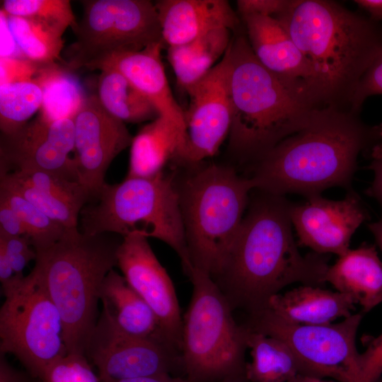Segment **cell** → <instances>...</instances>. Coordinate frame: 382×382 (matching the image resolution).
Segmentation results:
<instances>
[{
	"instance_id": "26",
	"label": "cell",
	"mask_w": 382,
	"mask_h": 382,
	"mask_svg": "<svg viewBox=\"0 0 382 382\" xmlns=\"http://www.w3.org/2000/svg\"><path fill=\"white\" fill-rule=\"evenodd\" d=\"M231 34L228 28H219L187 43L167 47L168 60L180 89L186 93L216 64L232 41Z\"/></svg>"
},
{
	"instance_id": "46",
	"label": "cell",
	"mask_w": 382,
	"mask_h": 382,
	"mask_svg": "<svg viewBox=\"0 0 382 382\" xmlns=\"http://www.w3.org/2000/svg\"><path fill=\"white\" fill-rule=\"evenodd\" d=\"M359 8L369 14V18L378 23L382 20V0H355Z\"/></svg>"
},
{
	"instance_id": "9",
	"label": "cell",
	"mask_w": 382,
	"mask_h": 382,
	"mask_svg": "<svg viewBox=\"0 0 382 382\" xmlns=\"http://www.w3.org/2000/svg\"><path fill=\"white\" fill-rule=\"evenodd\" d=\"M0 354H11L42 381L46 369L67 354L58 308L32 270L2 289Z\"/></svg>"
},
{
	"instance_id": "44",
	"label": "cell",
	"mask_w": 382,
	"mask_h": 382,
	"mask_svg": "<svg viewBox=\"0 0 382 382\" xmlns=\"http://www.w3.org/2000/svg\"><path fill=\"white\" fill-rule=\"evenodd\" d=\"M16 275L4 250L0 247V282L1 289L9 286L15 280Z\"/></svg>"
},
{
	"instance_id": "25",
	"label": "cell",
	"mask_w": 382,
	"mask_h": 382,
	"mask_svg": "<svg viewBox=\"0 0 382 382\" xmlns=\"http://www.w3.org/2000/svg\"><path fill=\"white\" fill-rule=\"evenodd\" d=\"M181 143L180 132L171 121L162 116L151 121L133 137L127 177L148 178L163 172Z\"/></svg>"
},
{
	"instance_id": "49",
	"label": "cell",
	"mask_w": 382,
	"mask_h": 382,
	"mask_svg": "<svg viewBox=\"0 0 382 382\" xmlns=\"http://www.w3.org/2000/svg\"><path fill=\"white\" fill-rule=\"evenodd\" d=\"M289 382H332L326 381L322 378L299 374L292 378Z\"/></svg>"
},
{
	"instance_id": "37",
	"label": "cell",
	"mask_w": 382,
	"mask_h": 382,
	"mask_svg": "<svg viewBox=\"0 0 382 382\" xmlns=\"http://www.w3.org/2000/svg\"><path fill=\"white\" fill-rule=\"evenodd\" d=\"M366 340V349L361 354V366L364 382L382 380V333Z\"/></svg>"
},
{
	"instance_id": "7",
	"label": "cell",
	"mask_w": 382,
	"mask_h": 382,
	"mask_svg": "<svg viewBox=\"0 0 382 382\" xmlns=\"http://www.w3.org/2000/svg\"><path fill=\"white\" fill-rule=\"evenodd\" d=\"M96 199L81 212V232L156 238L177 253L186 274L192 268L172 176L161 172L148 178L126 177L120 183H105Z\"/></svg>"
},
{
	"instance_id": "34",
	"label": "cell",
	"mask_w": 382,
	"mask_h": 382,
	"mask_svg": "<svg viewBox=\"0 0 382 382\" xmlns=\"http://www.w3.org/2000/svg\"><path fill=\"white\" fill-rule=\"evenodd\" d=\"M86 356L66 354L45 371L42 382H100Z\"/></svg>"
},
{
	"instance_id": "31",
	"label": "cell",
	"mask_w": 382,
	"mask_h": 382,
	"mask_svg": "<svg viewBox=\"0 0 382 382\" xmlns=\"http://www.w3.org/2000/svg\"><path fill=\"white\" fill-rule=\"evenodd\" d=\"M42 93L34 79L1 83L0 128L12 133L28 122L40 109Z\"/></svg>"
},
{
	"instance_id": "19",
	"label": "cell",
	"mask_w": 382,
	"mask_h": 382,
	"mask_svg": "<svg viewBox=\"0 0 382 382\" xmlns=\"http://www.w3.org/2000/svg\"><path fill=\"white\" fill-rule=\"evenodd\" d=\"M0 182L66 229L77 228L81 212L91 199L79 181L42 170L13 171L0 175Z\"/></svg>"
},
{
	"instance_id": "39",
	"label": "cell",
	"mask_w": 382,
	"mask_h": 382,
	"mask_svg": "<svg viewBox=\"0 0 382 382\" xmlns=\"http://www.w3.org/2000/svg\"><path fill=\"white\" fill-rule=\"evenodd\" d=\"M291 0H238L237 9L242 17L250 15L276 17L289 5Z\"/></svg>"
},
{
	"instance_id": "27",
	"label": "cell",
	"mask_w": 382,
	"mask_h": 382,
	"mask_svg": "<svg viewBox=\"0 0 382 382\" xmlns=\"http://www.w3.org/2000/svg\"><path fill=\"white\" fill-rule=\"evenodd\" d=\"M251 361L246 362L247 382H289L303 375L301 361L282 340L249 328Z\"/></svg>"
},
{
	"instance_id": "33",
	"label": "cell",
	"mask_w": 382,
	"mask_h": 382,
	"mask_svg": "<svg viewBox=\"0 0 382 382\" xmlns=\"http://www.w3.org/2000/svg\"><path fill=\"white\" fill-rule=\"evenodd\" d=\"M1 10L10 16L33 19L63 35L77 22L68 0H4Z\"/></svg>"
},
{
	"instance_id": "24",
	"label": "cell",
	"mask_w": 382,
	"mask_h": 382,
	"mask_svg": "<svg viewBox=\"0 0 382 382\" xmlns=\"http://www.w3.org/2000/svg\"><path fill=\"white\" fill-rule=\"evenodd\" d=\"M99 296L123 330L136 336L156 339L176 349L166 338L151 308L114 269L105 277Z\"/></svg>"
},
{
	"instance_id": "13",
	"label": "cell",
	"mask_w": 382,
	"mask_h": 382,
	"mask_svg": "<svg viewBox=\"0 0 382 382\" xmlns=\"http://www.w3.org/2000/svg\"><path fill=\"white\" fill-rule=\"evenodd\" d=\"M231 45V44H230ZM230 45L221 59L186 93L185 134L177 158L196 165L216 154L229 134L232 106L229 91Z\"/></svg>"
},
{
	"instance_id": "8",
	"label": "cell",
	"mask_w": 382,
	"mask_h": 382,
	"mask_svg": "<svg viewBox=\"0 0 382 382\" xmlns=\"http://www.w3.org/2000/svg\"><path fill=\"white\" fill-rule=\"evenodd\" d=\"M187 276L192 294L183 317L185 377L189 382L246 380L249 328L236 323L230 303L209 275L192 267Z\"/></svg>"
},
{
	"instance_id": "15",
	"label": "cell",
	"mask_w": 382,
	"mask_h": 382,
	"mask_svg": "<svg viewBox=\"0 0 382 382\" xmlns=\"http://www.w3.org/2000/svg\"><path fill=\"white\" fill-rule=\"evenodd\" d=\"M74 123L76 178L91 199L105 185V175L113 159L131 146L133 137L125 123L103 107L96 94L86 96Z\"/></svg>"
},
{
	"instance_id": "21",
	"label": "cell",
	"mask_w": 382,
	"mask_h": 382,
	"mask_svg": "<svg viewBox=\"0 0 382 382\" xmlns=\"http://www.w3.org/2000/svg\"><path fill=\"white\" fill-rule=\"evenodd\" d=\"M164 45L159 42L138 52L119 54L106 61L99 70L108 66L118 69L155 106L160 116L178 127L182 139L178 154L185 140V114L172 93L165 73L161 60Z\"/></svg>"
},
{
	"instance_id": "47",
	"label": "cell",
	"mask_w": 382,
	"mask_h": 382,
	"mask_svg": "<svg viewBox=\"0 0 382 382\" xmlns=\"http://www.w3.org/2000/svg\"><path fill=\"white\" fill-rule=\"evenodd\" d=\"M368 228L374 235L378 245L382 251V219L369 224Z\"/></svg>"
},
{
	"instance_id": "36",
	"label": "cell",
	"mask_w": 382,
	"mask_h": 382,
	"mask_svg": "<svg viewBox=\"0 0 382 382\" xmlns=\"http://www.w3.org/2000/svg\"><path fill=\"white\" fill-rule=\"evenodd\" d=\"M30 238L28 236H5L0 235L1 247L17 276H23V271L28 262L35 260L36 253L31 248Z\"/></svg>"
},
{
	"instance_id": "28",
	"label": "cell",
	"mask_w": 382,
	"mask_h": 382,
	"mask_svg": "<svg viewBox=\"0 0 382 382\" xmlns=\"http://www.w3.org/2000/svg\"><path fill=\"white\" fill-rule=\"evenodd\" d=\"M33 79L42 93L39 116L50 122L74 118L87 96L71 70L57 62L39 64Z\"/></svg>"
},
{
	"instance_id": "43",
	"label": "cell",
	"mask_w": 382,
	"mask_h": 382,
	"mask_svg": "<svg viewBox=\"0 0 382 382\" xmlns=\"http://www.w3.org/2000/svg\"><path fill=\"white\" fill-rule=\"evenodd\" d=\"M369 168L373 170L374 176L373 183L366 193L376 199L382 207V156L373 158ZM381 219H382V216Z\"/></svg>"
},
{
	"instance_id": "11",
	"label": "cell",
	"mask_w": 382,
	"mask_h": 382,
	"mask_svg": "<svg viewBox=\"0 0 382 382\" xmlns=\"http://www.w3.org/2000/svg\"><path fill=\"white\" fill-rule=\"evenodd\" d=\"M362 316L359 313L337 323L301 325L287 322L267 309L248 317L244 324L284 342L302 364L303 375L338 382H364L361 353L356 345Z\"/></svg>"
},
{
	"instance_id": "32",
	"label": "cell",
	"mask_w": 382,
	"mask_h": 382,
	"mask_svg": "<svg viewBox=\"0 0 382 382\" xmlns=\"http://www.w3.org/2000/svg\"><path fill=\"white\" fill-rule=\"evenodd\" d=\"M0 199L6 202L20 217L33 248L56 241L66 229L48 217L21 194L1 182Z\"/></svg>"
},
{
	"instance_id": "41",
	"label": "cell",
	"mask_w": 382,
	"mask_h": 382,
	"mask_svg": "<svg viewBox=\"0 0 382 382\" xmlns=\"http://www.w3.org/2000/svg\"><path fill=\"white\" fill-rule=\"evenodd\" d=\"M1 58L20 57L16 52H21L8 28L6 15L1 10Z\"/></svg>"
},
{
	"instance_id": "16",
	"label": "cell",
	"mask_w": 382,
	"mask_h": 382,
	"mask_svg": "<svg viewBox=\"0 0 382 382\" xmlns=\"http://www.w3.org/2000/svg\"><path fill=\"white\" fill-rule=\"evenodd\" d=\"M117 257L127 284L151 308L166 338L181 353L183 318L175 290L148 238L140 234L122 237Z\"/></svg>"
},
{
	"instance_id": "20",
	"label": "cell",
	"mask_w": 382,
	"mask_h": 382,
	"mask_svg": "<svg viewBox=\"0 0 382 382\" xmlns=\"http://www.w3.org/2000/svg\"><path fill=\"white\" fill-rule=\"evenodd\" d=\"M154 4L167 47L216 29L235 30L239 25L238 16L226 0H159Z\"/></svg>"
},
{
	"instance_id": "10",
	"label": "cell",
	"mask_w": 382,
	"mask_h": 382,
	"mask_svg": "<svg viewBox=\"0 0 382 382\" xmlns=\"http://www.w3.org/2000/svg\"><path fill=\"white\" fill-rule=\"evenodd\" d=\"M73 30L64 66L73 71L99 68L121 53L138 52L163 42L154 3L148 0H86Z\"/></svg>"
},
{
	"instance_id": "50",
	"label": "cell",
	"mask_w": 382,
	"mask_h": 382,
	"mask_svg": "<svg viewBox=\"0 0 382 382\" xmlns=\"http://www.w3.org/2000/svg\"><path fill=\"white\" fill-rule=\"evenodd\" d=\"M219 382H247V381L242 378H227Z\"/></svg>"
},
{
	"instance_id": "4",
	"label": "cell",
	"mask_w": 382,
	"mask_h": 382,
	"mask_svg": "<svg viewBox=\"0 0 382 382\" xmlns=\"http://www.w3.org/2000/svg\"><path fill=\"white\" fill-rule=\"evenodd\" d=\"M230 151L254 163L277 144L303 128L320 108L289 88L255 57L246 36L230 45Z\"/></svg>"
},
{
	"instance_id": "12",
	"label": "cell",
	"mask_w": 382,
	"mask_h": 382,
	"mask_svg": "<svg viewBox=\"0 0 382 382\" xmlns=\"http://www.w3.org/2000/svg\"><path fill=\"white\" fill-rule=\"evenodd\" d=\"M86 356L96 367L100 382L157 375L185 377L180 352L156 339L125 332L103 304Z\"/></svg>"
},
{
	"instance_id": "35",
	"label": "cell",
	"mask_w": 382,
	"mask_h": 382,
	"mask_svg": "<svg viewBox=\"0 0 382 382\" xmlns=\"http://www.w3.org/2000/svg\"><path fill=\"white\" fill-rule=\"evenodd\" d=\"M374 95H382V52L359 79L350 100V110L357 113L364 100Z\"/></svg>"
},
{
	"instance_id": "48",
	"label": "cell",
	"mask_w": 382,
	"mask_h": 382,
	"mask_svg": "<svg viewBox=\"0 0 382 382\" xmlns=\"http://www.w3.org/2000/svg\"><path fill=\"white\" fill-rule=\"evenodd\" d=\"M380 141L371 149V156L373 158H378L382 156V123L376 126Z\"/></svg>"
},
{
	"instance_id": "2",
	"label": "cell",
	"mask_w": 382,
	"mask_h": 382,
	"mask_svg": "<svg viewBox=\"0 0 382 382\" xmlns=\"http://www.w3.org/2000/svg\"><path fill=\"white\" fill-rule=\"evenodd\" d=\"M380 138L349 109L319 108L301 129L283 139L254 163V189L309 197L333 186L350 185L359 154Z\"/></svg>"
},
{
	"instance_id": "40",
	"label": "cell",
	"mask_w": 382,
	"mask_h": 382,
	"mask_svg": "<svg viewBox=\"0 0 382 382\" xmlns=\"http://www.w3.org/2000/svg\"><path fill=\"white\" fill-rule=\"evenodd\" d=\"M0 235L5 236H27L26 228L11 207L0 199Z\"/></svg>"
},
{
	"instance_id": "38",
	"label": "cell",
	"mask_w": 382,
	"mask_h": 382,
	"mask_svg": "<svg viewBox=\"0 0 382 382\" xmlns=\"http://www.w3.org/2000/svg\"><path fill=\"white\" fill-rule=\"evenodd\" d=\"M38 66L24 57L1 58V83L33 79Z\"/></svg>"
},
{
	"instance_id": "29",
	"label": "cell",
	"mask_w": 382,
	"mask_h": 382,
	"mask_svg": "<svg viewBox=\"0 0 382 382\" xmlns=\"http://www.w3.org/2000/svg\"><path fill=\"white\" fill-rule=\"evenodd\" d=\"M97 96L103 107L121 121L139 123L160 116L155 106L116 68H102Z\"/></svg>"
},
{
	"instance_id": "42",
	"label": "cell",
	"mask_w": 382,
	"mask_h": 382,
	"mask_svg": "<svg viewBox=\"0 0 382 382\" xmlns=\"http://www.w3.org/2000/svg\"><path fill=\"white\" fill-rule=\"evenodd\" d=\"M0 382H42L28 372L19 371L12 366L0 354Z\"/></svg>"
},
{
	"instance_id": "3",
	"label": "cell",
	"mask_w": 382,
	"mask_h": 382,
	"mask_svg": "<svg viewBox=\"0 0 382 382\" xmlns=\"http://www.w3.org/2000/svg\"><path fill=\"white\" fill-rule=\"evenodd\" d=\"M275 18L311 65L325 105L350 110L359 79L382 52L378 23L326 0H291Z\"/></svg>"
},
{
	"instance_id": "23",
	"label": "cell",
	"mask_w": 382,
	"mask_h": 382,
	"mask_svg": "<svg viewBox=\"0 0 382 382\" xmlns=\"http://www.w3.org/2000/svg\"><path fill=\"white\" fill-rule=\"evenodd\" d=\"M354 304L350 296L337 291L301 285L272 296L267 309L291 323L325 325L350 316Z\"/></svg>"
},
{
	"instance_id": "17",
	"label": "cell",
	"mask_w": 382,
	"mask_h": 382,
	"mask_svg": "<svg viewBox=\"0 0 382 382\" xmlns=\"http://www.w3.org/2000/svg\"><path fill=\"white\" fill-rule=\"evenodd\" d=\"M289 214L299 244L318 254L338 256L349 248L351 238L367 219V213L354 192L341 200L320 195L307 197L306 202L290 205Z\"/></svg>"
},
{
	"instance_id": "6",
	"label": "cell",
	"mask_w": 382,
	"mask_h": 382,
	"mask_svg": "<svg viewBox=\"0 0 382 382\" xmlns=\"http://www.w3.org/2000/svg\"><path fill=\"white\" fill-rule=\"evenodd\" d=\"M175 186L191 265L214 279L241 226L253 182L231 167L211 164Z\"/></svg>"
},
{
	"instance_id": "30",
	"label": "cell",
	"mask_w": 382,
	"mask_h": 382,
	"mask_svg": "<svg viewBox=\"0 0 382 382\" xmlns=\"http://www.w3.org/2000/svg\"><path fill=\"white\" fill-rule=\"evenodd\" d=\"M6 15L8 28L26 59L39 64L55 63L60 59L62 35L33 19Z\"/></svg>"
},
{
	"instance_id": "1",
	"label": "cell",
	"mask_w": 382,
	"mask_h": 382,
	"mask_svg": "<svg viewBox=\"0 0 382 382\" xmlns=\"http://www.w3.org/2000/svg\"><path fill=\"white\" fill-rule=\"evenodd\" d=\"M290 205L283 196L261 191L251 202L214 279L233 311L253 316L267 310L271 298L288 285L325 282L327 257L300 253L292 234Z\"/></svg>"
},
{
	"instance_id": "22",
	"label": "cell",
	"mask_w": 382,
	"mask_h": 382,
	"mask_svg": "<svg viewBox=\"0 0 382 382\" xmlns=\"http://www.w3.org/2000/svg\"><path fill=\"white\" fill-rule=\"evenodd\" d=\"M325 282L350 296L364 313L382 302V261L376 248L363 244L349 249L329 266Z\"/></svg>"
},
{
	"instance_id": "14",
	"label": "cell",
	"mask_w": 382,
	"mask_h": 382,
	"mask_svg": "<svg viewBox=\"0 0 382 382\" xmlns=\"http://www.w3.org/2000/svg\"><path fill=\"white\" fill-rule=\"evenodd\" d=\"M74 119L50 122L37 116L10 134H1L0 175L16 170H42L77 180Z\"/></svg>"
},
{
	"instance_id": "45",
	"label": "cell",
	"mask_w": 382,
	"mask_h": 382,
	"mask_svg": "<svg viewBox=\"0 0 382 382\" xmlns=\"http://www.w3.org/2000/svg\"><path fill=\"white\" fill-rule=\"evenodd\" d=\"M102 382H189L185 377L172 375H157L137 378L110 380Z\"/></svg>"
},
{
	"instance_id": "5",
	"label": "cell",
	"mask_w": 382,
	"mask_h": 382,
	"mask_svg": "<svg viewBox=\"0 0 382 382\" xmlns=\"http://www.w3.org/2000/svg\"><path fill=\"white\" fill-rule=\"evenodd\" d=\"M109 234L66 229L56 241L33 248L36 257L32 270L61 315L67 354L86 356L100 316L101 286L117 266L121 241Z\"/></svg>"
},
{
	"instance_id": "18",
	"label": "cell",
	"mask_w": 382,
	"mask_h": 382,
	"mask_svg": "<svg viewBox=\"0 0 382 382\" xmlns=\"http://www.w3.org/2000/svg\"><path fill=\"white\" fill-rule=\"evenodd\" d=\"M246 37L258 62L289 88L326 107L314 72L280 22L274 17H242Z\"/></svg>"
}]
</instances>
